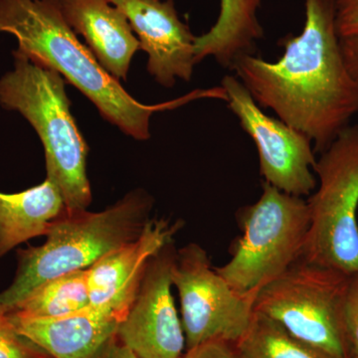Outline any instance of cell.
Instances as JSON below:
<instances>
[{
    "label": "cell",
    "mask_w": 358,
    "mask_h": 358,
    "mask_svg": "<svg viewBox=\"0 0 358 358\" xmlns=\"http://www.w3.org/2000/svg\"><path fill=\"white\" fill-rule=\"evenodd\" d=\"M255 203L240 210L243 235L218 274L241 294H257L301 258L308 227L307 200L264 181Z\"/></svg>",
    "instance_id": "8992f818"
},
{
    "label": "cell",
    "mask_w": 358,
    "mask_h": 358,
    "mask_svg": "<svg viewBox=\"0 0 358 358\" xmlns=\"http://www.w3.org/2000/svg\"><path fill=\"white\" fill-rule=\"evenodd\" d=\"M182 227L181 221L150 219L140 237L102 257L87 268L90 303L120 320L124 319L138 294L150 259Z\"/></svg>",
    "instance_id": "7c38bea8"
},
{
    "label": "cell",
    "mask_w": 358,
    "mask_h": 358,
    "mask_svg": "<svg viewBox=\"0 0 358 358\" xmlns=\"http://www.w3.org/2000/svg\"><path fill=\"white\" fill-rule=\"evenodd\" d=\"M234 346L238 358H329L255 310L248 329Z\"/></svg>",
    "instance_id": "ac0fdd59"
},
{
    "label": "cell",
    "mask_w": 358,
    "mask_h": 358,
    "mask_svg": "<svg viewBox=\"0 0 358 358\" xmlns=\"http://www.w3.org/2000/svg\"><path fill=\"white\" fill-rule=\"evenodd\" d=\"M0 32L13 35L16 52L57 71L96 106L103 119L138 141L150 138V117L213 91L196 90L178 100L145 105L129 95L110 76L66 22L61 0H0Z\"/></svg>",
    "instance_id": "7a4b0ae2"
},
{
    "label": "cell",
    "mask_w": 358,
    "mask_h": 358,
    "mask_svg": "<svg viewBox=\"0 0 358 358\" xmlns=\"http://www.w3.org/2000/svg\"><path fill=\"white\" fill-rule=\"evenodd\" d=\"M0 358H51L21 336L7 313L0 310Z\"/></svg>",
    "instance_id": "d6986e66"
},
{
    "label": "cell",
    "mask_w": 358,
    "mask_h": 358,
    "mask_svg": "<svg viewBox=\"0 0 358 358\" xmlns=\"http://www.w3.org/2000/svg\"><path fill=\"white\" fill-rule=\"evenodd\" d=\"M339 38L358 34V0H334Z\"/></svg>",
    "instance_id": "44dd1931"
},
{
    "label": "cell",
    "mask_w": 358,
    "mask_h": 358,
    "mask_svg": "<svg viewBox=\"0 0 358 358\" xmlns=\"http://www.w3.org/2000/svg\"><path fill=\"white\" fill-rule=\"evenodd\" d=\"M65 209L57 186L48 178L21 192H0V258L28 240L46 236Z\"/></svg>",
    "instance_id": "9a60e30c"
},
{
    "label": "cell",
    "mask_w": 358,
    "mask_h": 358,
    "mask_svg": "<svg viewBox=\"0 0 358 358\" xmlns=\"http://www.w3.org/2000/svg\"><path fill=\"white\" fill-rule=\"evenodd\" d=\"M61 10L103 69L117 81L127 80L141 46L124 13L110 0H61Z\"/></svg>",
    "instance_id": "4fadbf2b"
},
{
    "label": "cell",
    "mask_w": 358,
    "mask_h": 358,
    "mask_svg": "<svg viewBox=\"0 0 358 358\" xmlns=\"http://www.w3.org/2000/svg\"><path fill=\"white\" fill-rule=\"evenodd\" d=\"M303 31L282 39L277 62L243 55L231 70L260 107L324 152L358 114V81L346 67L334 0H305Z\"/></svg>",
    "instance_id": "6da1fadb"
},
{
    "label": "cell",
    "mask_w": 358,
    "mask_h": 358,
    "mask_svg": "<svg viewBox=\"0 0 358 358\" xmlns=\"http://www.w3.org/2000/svg\"><path fill=\"white\" fill-rule=\"evenodd\" d=\"M221 86L227 95L228 108L255 143L265 182L296 196L312 194L317 187L312 171L317 162L312 141L265 114L235 75L224 76Z\"/></svg>",
    "instance_id": "9c48e42d"
},
{
    "label": "cell",
    "mask_w": 358,
    "mask_h": 358,
    "mask_svg": "<svg viewBox=\"0 0 358 358\" xmlns=\"http://www.w3.org/2000/svg\"><path fill=\"white\" fill-rule=\"evenodd\" d=\"M171 281L180 301L186 350L213 339L234 345L246 333L257 294L235 291L211 267L208 254L200 245L190 243L178 250Z\"/></svg>",
    "instance_id": "ba28073f"
},
{
    "label": "cell",
    "mask_w": 358,
    "mask_h": 358,
    "mask_svg": "<svg viewBox=\"0 0 358 358\" xmlns=\"http://www.w3.org/2000/svg\"><path fill=\"white\" fill-rule=\"evenodd\" d=\"M13 59V69L0 78V107L20 113L38 134L46 178L57 186L66 208L87 209L92 202L89 148L71 113L66 80L18 52Z\"/></svg>",
    "instance_id": "277c9868"
},
{
    "label": "cell",
    "mask_w": 358,
    "mask_h": 358,
    "mask_svg": "<svg viewBox=\"0 0 358 358\" xmlns=\"http://www.w3.org/2000/svg\"><path fill=\"white\" fill-rule=\"evenodd\" d=\"M89 306L87 270H82L45 282L8 313L27 319H54Z\"/></svg>",
    "instance_id": "e0dca14e"
},
{
    "label": "cell",
    "mask_w": 358,
    "mask_h": 358,
    "mask_svg": "<svg viewBox=\"0 0 358 358\" xmlns=\"http://www.w3.org/2000/svg\"><path fill=\"white\" fill-rule=\"evenodd\" d=\"M317 190L307 200L310 227L301 260L358 274V126H348L320 154Z\"/></svg>",
    "instance_id": "5b68a950"
},
{
    "label": "cell",
    "mask_w": 358,
    "mask_h": 358,
    "mask_svg": "<svg viewBox=\"0 0 358 358\" xmlns=\"http://www.w3.org/2000/svg\"><path fill=\"white\" fill-rule=\"evenodd\" d=\"M341 48L346 67L358 81V34L341 38Z\"/></svg>",
    "instance_id": "603a6c76"
},
{
    "label": "cell",
    "mask_w": 358,
    "mask_h": 358,
    "mask_svg": "<svg viewBox=\"0 0 358 358\" xmlns=\"http://www.w3.org/2000/svg\"><path fill=\"white\" fill-rule=\"evenodd\" d=\"M173 241L155 254L117 336L138 358H181L186 348L182 322L173 296Z\"/></svg>",
    "instance_id": "30bf717a"
},
{
    "label": "cell",
    "mask_w": 358,
    "mask_h": 358,
    "mask_svg": "<svg viewBox=\"0 0 358 358\" xmlns=\"http://www.w3.org/2000/svg\"><path fill=\"white\" fill-rule=\"evenodd\" d=\"M262 0H220V11L210 30L195 40L197 64L212 57L231 69L243 55H252L264 31L258 13Z\"/></svg>",
    "instance_id": "2e32d148"
},
{
    "label": "cell",
    "mask_w": 358,
    "mask_h": 358,
    "mask_svg": "<svg viewBox=\"0 0 358 358\" xmlns=\"http://www.w3.org/2000/svg\"><path fill=\"white\" fill-rule=\"evenodd\" d=\"M16 331L51 358H94L117 334L121 320L89 306L54 319H27L9 315Z\"/></svg>",
    "instance_id": "5bb4252c"
},
{
    "label": "cell",
    "mask_w": 358,
    "mask_h": 358,
    "mask_svg": "<svg viewBox=\"0 0 358 358\" xmlns=\"http://www.w3.org/2000/svg\"><path fill=\"white\" fill-rule=\"evenodd\" d=\"M348 275L299 259L257 294L254 310L329 358H348L343 301Z\"/></svg>",
    "instance_id": "52a82bcc"
},
{
    "label": "cell",
    "mask_w": 358,
    "mask_h": 358,
    "mask_svg": "<svg viewBox=\"0 0 358 358\" xmlns=\"http://www.w3.org/2000/svg\"><path fill=\"white\" fill-rule=\"evenodd\" d=\"M343 320L348 357L358 358V274L348 278Z\"/></svg>",
    "instance_id": "ffe728a7"
},
{
    "label": "cell",
    "mask_w": 358,
    "mask_h": 358,
    "mask_svg": "<svg viewBox=\"0 0 358 358\" xmlns=\"http://www.w3.org/2000/svg\"><path fill=\"white\" fill-rule=\"evenodd\" d=\"M129 20L141 50L148 56V71L164 88L178 80L189 82L195 65V40L179 18L173 0H110Z\"/></svg>",
    "instance_id": "8fae6325"
},
{
    "label": "cell",
    "mask_w": 358,
    "mask_h": 358,
    "mask_svg": "<svg viewBox=\"0 0 358 358\" xmlns=\"http://www.w3.org/2000/svg\"><path fill=\"white\" fill-rule=\"evenodd\" d=\"M154 199L136 189L103 211H65L52 222L41 246L20 250L13 284L0 293L8 313L45 282L87 270L102 257L140 237L150 220Z\"/></svg>",
    "instance_id": "3957f363"
},
{
    "label": "cell",
    "mask_w": 358,
    "mask_h": 358,
    "mask_svg": "<svg viewBox=\"0 0 358 358\" xmlns=\"http://www.w3.org/2000/svg\"><path fill=\"white\" fill-rule=\"evenodd\" d=\"M181 358H238V355L233 343L213 339L186 350Z\"/></svg>",
    "instance_id": "7402d4cb"
},
{
    "label": "cell",
    "mask_w": 358,
    "mask_h": 358,
    "mask_svg": "<svg viewBox=\"0 0 358 358\" xmlns=\"http://www.w3.org/2000/svg\"><path fill=\"white\" fill-rule=\"evenodd\" d=\"M94 358H138L115 334Z\"/></svg>",
    "instance_id": "cb8c5ba5"
}]
</instances>
